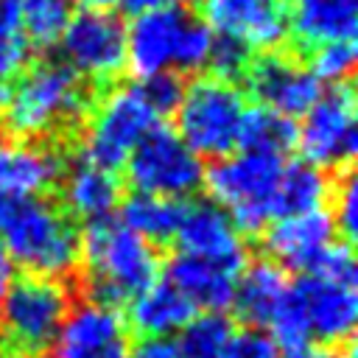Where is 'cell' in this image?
<instances>
[{
    "mask_svg": "<svg viewBox=\"0 0 358 358\" xmlns=\"http://www.w3.org/2000/svg\"><path fill=\"white\" fill-rule=\"evenodd\" d=\"M193 316V305L168 280H154L129 302V327L140 338H171Z\"/></svg>",
    "mask_w": 358,
    "mask_h": 358,
    "instance_id": "obj_22",
    "label": "cell"
},
{
    "mask_svg": "<svg viewBox=\"0 0 358 358\" xmlns=\"http://www.w3.org/2000/svg\"><path fill=\"white\" fill-rule=\"evenodd\" d=\"M140 90V95L145 98V103L162 117V115H171L182 98V78L176 73H154V76H145V78H137L134 84Z\"/></svg>",
    "mask_w": 358,
    "mask_h": 358,
    "instance_id": "obj_33",
    "label": "cell"
},
{
    "mask_svg": "<svg viewBox=\"0 0 358 358\" xmlns=\"http://www.w3.org/2000/svg\"><path fill=\"white\" fill-rule=\"evenodd\" d=\"M330 199H333V224H336V232L341 235V241L352 243L355 232H358V201H355V176L352 171L347 168L338 179H336V187H330Z\"/></svg>",
    "mask_w": 358,
    "mask_h": 358,
    "instance_id": "obj_32",
    "label": "cell"
},
{
    "mask_svg": "<svg viewBox=\"0 0 358 358\" xmlns=\"http://www.w3.org/2000/svg\"><path fill=\"white\" fill-rule=\"evenodd\" d=\"M62 171L64 157L42 140L0 134V196H45Z\"/></svg>",
    "mask_w": 358,
    "mask_h": 358,
    "instance_id": "obj_18",
    "label": "cell"
},
{
    "mask_svg": "<svg viewBox=\"0 0 358 358\" xmlns=\"http://www.w3.org/2000/svg\"><path fill=\"white\" fill-rule=\"evenodd\" d=\"M238 274H241V268L176 252L168 263L165 280L193 305V310L224 313L227 308H232Z\"/></svg>",
    "mask_w": 358,
    "mask_h": 358,
    "instance_id": "obj_20",
    "label": "cell"
},
{
    "mask_svg": "<svg viewBox=\"0 0 358 358\" xmlns=\"http://www.w3.org/2000/svg\"><path fill=\"white\" fill-rule=\"evenodd\" d=\"M14 277H17V266H14L11 255L0 246V299H3V294L8 291V285L14 282Z\"/></svg>",
    "mask_w": 358,
    "mask_h": 358,
    "instance_id": "obj_37",
    "label": "cell"
},
{
    "mask_svg": "<svg viewBox=\"0 0 358 358\" xmlns=\"http://www.w3.org/2000/svg\"><path fill=\"white\" fill-rule=\"evenodd\" d=\"M31 42L22 31L20 0H0V84L28 64Z\"/></svg>",
    "mask_w": 358,
    "mask_h": 358,
    "instance_id": "obj_29",
    "label": "cell"
},
{
    "mask_svg": "<svg viewBox=\"0 0 358 358\" xmlns=\"http://www.w3.org/2000/svg\"><path fill=\"white\" fill-rule=\"evenodd\" d=\"M0 358H17V355H14V352H8V350L0 344Z\"/></svg>",
    "mask_w": 358,
    "mask_h": 358,
    "instance_id": "obj_40",
    "label": "cell"
},
{
    "mask_svg": "<svg viewBox=\"0 0 358 358\" xmlns=\"http://www.w3.org/2000/svg\"><path fill=\"white\" fill-rule=\"evenodd\" d=\"M182 204L185 199H162V196H145V193H134L120 204V221L126 227H131L134 232H140L148 243H165L173 241V232L179 227V215H182Z\"/></svg>",
    "mask_w": 358,
    "mask_h": 358,
    "instance_id": "obj_25",
    "label": "cell"
},
{
    "mask_svg": "<svg viewBox=\"0 0 358 358\" xmlns=\"http://www.w3.org/2000/svg\"><path fill=\"white\" fill-rule=\"evenodd\" d=\"M249 112L246 95L224 78L201 76L193 78L173 109L176 134L201 157L221 159L238 151L243 117Z\"/></svg>",
    "mask_w": 358,
    "mask_h": 358,
    "instance_id": "obj_8",
    "label": "cell"
},
{
    "mask_svg": "<svg viewBox=\"0 0 358 358\" xmlns=\"http://www.w3.org/2000/svg\"><path fill=\"white\" fill-rule=\"evenodd\" d=\"M288 271L274 260H252L238 274L232 308L246 322V327H268L274 310L288 291Z\"/></svg>",
    "mask_w": 358,
    "mask_h": 358,
    "instance_id": "obj_21",
    "label": "cell"
},
{
    "mask_svg": "<svg viewBox=\"0 0 358 358\" xmlns=\"http://www.w3.org/2000/svg\"><path fill=\"white\" fill-rule=\"evenodd\" d=\"M358 112L352 84H330L296 126V145L305 162L319 171H347L358 151Z\"/></svg>",
    "mask_w": 358,
    "mask_h": 358,
    "instance_id": "obj_11",
    "label": "cell"
},
{
    "mask_svg": "<svg viewBox=\"0 0 358 358\" xmlns=\"http://www.w3.org/2000/svg\"><path fill=\"white\" fill-rule=\"evenodd\" d=\"M243 78L263 109H271L288 120L302 117L324 90V84L308 70V64L280 50H266L252 59Z\"/></svg>",
    "mask_w": 358,
    "mask_h": 358,
    "instance_id": "obj_13",
    "label": "cell"
},
{
    "mask_svg": "<svg viewBox=\"0 0 358 358\" xmlns=\"http://www.w3.org/2000/svg\"><path fill=\"white\" fill-rule=\"evenodd\" d=\"M62 62L84 81L109 84L126 70V25L112 11H78L59 36Z\"/></svg>",
    "mask_w": 358,
    "mask_h": 358,
    "instance_id": "obj_12",
    "label": "cell"
},
{
    "mask_svg": "<svg viewBox=\"0 0 358 358\" xmlns=\"http://www.w3.org/2000/svg\"><path fill=\"white\" fill-rule=\"evenodd\" d=\"M131 358H179V355L171 338H140V344L131 347Z\"/></svg>",
    "mask_w": 358,
    "mask_h": 358,
    "instance_id": "obj_36",
    "label": "cell"
},
{
    "mask_svg": "<svg viewBox=\"0 0 358 358\" xmlns=\"http://www.w3.org/2000/svg\"><path fill=\"white\" fill-rule=\"evenodd\" d=\"M330 199V182L324 171L305 159H285L277 190H274V218L299 215L310 210H322Z\"/></svg>",
    "mask_w": 358,
    "mask_h": 358,
    "instance_id": "obj_24",
    "label": "cell"
},
{
    "mask_svg": "<svg viewBox=\"0 0 358 358\" xmlns=\"http://www.w3.org/2000/svg\"><path fill=\"white\" fill-rule=\"evenodd\" d=\"M358 0H288V34L313 48L333 39H352Z\"/></svg>",
    "mask_w": 358,
    "mask_h": 358,
    "instance_id": "obj_23",
    "label": "cell"
},
{
    "mask_svg": "<svg viewBox=\"0 0 358 358\" xmlns=\"http://www.w3.org/2000/svg\"><path fill=\"white\" fill-rule=\"evenodd\" d=\"M0 246L28 274L64 280L78 268L81 232L45 196H0Z\"/></svg>",
    "mask_w": 358,
    "mask_h": 358,
    "instance_id": "obj_3",
    "label": "cell"
},
{
    "mask_svg": "<svg viewBox=\"0 0 358 358\" xmlns=\"http://www.w3.org/2000/svg\"><path fill=\"white\" fill-rule=\"evenodd\" d=\"M73 308V294L64 280L22 274L14 277L0 299V333L6 350L17 358H39L53 350V341Z\"/></svg>",
    "mask_w": 358,
    "mask_h": 358,
    "instance_id": "obj_7",
    "label": "cell"
},
{
    "mask_svg": "<svg viewBox=\"0 0 358 358\" xmlns=\"http://www.w3.org/2000/svg\"><path fill=\"white\" fill-rule=\"evenodd\" d=\"M355 67V42L352 39H333L310 48L308 70L322 84H344L350 81Z\"/></svg>",
    "mask_w": 358,
    "mask_h": 358,
    "instance_id": "obj_30",
    "label": "cell"
},
{
    "mask_svg": "<svg viewBox=\"0 0 358 358\" xmlns=\"http://www.w3.org/2000/svg\"><path fill=\"white\" fill-rule=\"evenodd\" d=\"M87 84L62 59L25 64L14 84L6 87L0 120L8 134L22 140H45L76 126L90 109Z\"/></svg>",
    "mask_w": 358,
    "mask_h": 358,
    "instance_id": "obj_2",
    "label": "cell"
},
{
    "mask_svg": "<svg viewBox=\"0 0 358 358\" xmlns=\"http://www.w3.org/2000/svg\"><path fill=\"white\" fill-rule=\"evenodd\" d=\"M73 6H78L81 11H112V6L123 3V0H70Z\"/></svg>",
    "mask_w": 358,
    "mask_h": 358,
    "instance_id": "obj_39",
    "label": "cell"
},
{
    "mask_svg": "<svg viewBox=\"0 0 358 358\" xmlns=\"http://www.w3.org/2000/svg\"><path fill=\"white\" fill-rule=\"evenodd\" d=\"M294 145H296V126H294V120H288V117H282V115H277L271 109H263V106L246 112L238 148L285 157Z\"/></svg>",
    "mask_w": 358,
    "mask_h": 358,
    "instance_id": "obj_26",
    "label": "cell"
},
{
    "mask_svg": "<svg viewBox=\"0 0 358 358\" xmlns=\"http://www.w3.org/2000/svg\"><path fill=\"white\" fill-rule=\"evenodd\" d=\"M213 31L182 6L137 11L126 25V67L137 76L199 73L207 67Z\"/></svg>",
    "mask_w": 358,
    "mask_h": 358,
    "instance_id": "obj_5",
    "label": "cell"
},
{
    "mask_svg": "<svg viewBox=\"0 0 358 358\" xmlns=\"http://www.w3.org/2000/svg\"><path fill=\"white\" fill-rule=\"evenodd\" d=\"M59 185H62V207L73 221L78 218L84 224H92L109 218L120 204L117 173L81 154L64 162Z\"/></svg>",
    "mask_w": 358,
    "mask_h": 358,
    "instance_id": "obj_19",
    "label": "cell"
},
{
    "mask_svg": "<svg viewBox=\"0 0 358 358\" xmlns=\"http://www.w3.org/2000/svg\"><path fill=\"white\" fill-rule=\"evenodd\" d=\"M173 243L179 255L224 263L232 268L246 266L243 235L232 224L227 210H221L213 199H185Z\"/></svg>",
    "mask_w": 358,
    "mask_h": 358,
    "instance_id": "obj_15",
    "label": "cell"
},
{
    "mask_svg": "<svg viewBox=\"0 0 358 358\" xmlns=\"http://www.w3.org/2000/svg\"><path fill=\"white\" fill-rule=\"evenodd\" d=\"M76 271H81L87 299L120 308L159 280V255L140 232L109 215L87 224Z\"/></svg>",
    "mask_w": 358,
    "mask_h": 358,
    "instance_id": "obj_1",
    "label": "cell"
},
{
    "mask_svg": "<svg viewBox=\"0 0 358 358\" xmlns=\"http://www.w3.org/2000/svg\"><path fill=\"white\" fill-rule=\"evenodd\" d=\"M235 327L224 313H201L193 316L182 330L176 344L179 358H224Z\"/></svg>",
    "mask_w": 358,
    "mask_h": 358,
    "instance_id": "obj_27",
    "label": "cell"
},
{
    "mask_svg": "<svg viewBox=\"0 0 358 358\" xmlns=\"http://www.w3.org/2000/svg\"><path fill=\"white\" fill-rule=\"evenodd\" d=\"M358 322L355 282L302 274L288 282V291L268 322V336L280 350L316 344L341 347L352 341Z\"/></svg>",
    "mask_w": 358,
    "mask_h": 358,
    "instance_id": "obj_4",
    "label": "cell"
},
{
    "mask_svg": "<svg viewBox=\"0 0 358 358\" xmlns=\"http://www.w3.org/2000/svg\"><path fill=\"white\" fill-rule=\"evenodd\" d=\"M285 157L260 151H232L204 171L210 199L227 210L241 235H260L274 221V190Z\"/></svg>",
    "mask_w": 358,
    "mask_h": 358,
    "instance_id": "obj_6",
    "label": "cell"
},
{
    "mask_svg": "<svg viewBox=\"0 0 358 358\" xmlns=\"http://www.w3.org/2000/svg\"><path fill=\"white\" fill-rule=\"evenodd\" d=\"M252 64V50L235 39H227V36H213V48H210V59H207V67L213 70L215 78H224V81H238L246 76Z\"/></svg>",
    "mask_w": 358,
    "mask_h": 358,
    "instance_id": "obj_31",
    "label": "cell"
},
{
    "mask_svg": "<svg viewBox=\"0 0 358 358\" xmlns=\"http://www.w3.org/2000/svg\"><path fill=\"white\" fill-rule=\"evenodd\" d=\"M162 117L145 103L134 84L112 87L95 106L87 109L81 157L117 171L123 168L131 148L159 123Z\"/></svg>",
    "mask_w": 358,
    "mask_h": 358,
    "instance_id": "obj_10",
    "label": "cell"
},
{
    "mask_svg": "<svg viewBox=\"0 0 358 358\" xmlns=\"http://www.w3.org/2000/svg\"><path fill=\"white\" fill-rule=\"evenodd\" d=\"M201 20L249 50H277L288 39V0H201Z\"/></svg>",
    "mask_w": 358,
    "mask_h": 358,
    "instance_id": "obj_14",
    "label": "cell"
},
{
    "mask_svg": "<svg viewBox=\"0 0 358 358\" xmlns=\"http://www.w3.org/2000/svg\"><path fill=\"white\" fill-rule=\"evenodd\" d=\"M3 95H6V87L0 84V103H3Z\"/></svg>",
    "mask_w": 358,
    "mask_h": 358,
    "instance_id": "obj_41",
    "label": "cell"
},
{
    "mask_svg": "<svg viewBox=\"0 0 358 358\" xmlns=\"http://www.w3.org/2000/svg\"><path fill=\"white\" fill-rule=\"evenodd\" d=\"M22 14V31L31 45L50 48L59 42L62 31L67 28L73 17L70 0H20Z\"/></svg>",
    "mask_w": 358,
    "mask_h": 358,
    "instance_id": "obj_28",
    "label": "cell"
},
{
    "mask_svg": "<svg viewBox=\"0 0 358 358\" xmlns=\"http://www.w3.org/2000/svg\"><path fill=\"white\" fill-rule=\"evenodd\" d=\"M53 352L56 358H131L129 327L117 308L84 299L62 322Z\"/></svg>",
    "mask_w": 358,
    "mask_h": 358,
    "instance_id": "obj_16",
    "label": "cell"
},
{
    "mask_svg": "<svg viewBox=\"0 0 358 358\" xmlns=\"http://www.w3.org/2000/svg\"><path fill=\"white\" fill-rule=\"evenodd\" d=\"M134 14L137 11H148V8H168V6H182L185 0H123Z\"/></svg>",
    "mask_w": 358,
    "mask_h": 358,
    "instance_id": "obj_38",
    "label": "cell"
},
{
    "mask_svg": "<svg viewBox=\"0 0 358 358\" xmlns=\"http://www.w3.org/2000/svg\"><path fill=\"white\" fill-rule=\"evenodd\" d=\"M224 358H282L280 344L263 327H241L232 333Z\"/></svg>",
    "mask_w": 358,
    "mask_h": 358,
    "instance_id": "obj_34",
    "label": "cell"
},
{
    "mask_svg": "<svg viewBox=\"0 0 358 358\" xmlns=\"http://www.w3.org/2000/svg\"><path fill=\"white\" fill-rule=\"evenodd\" d=\"M282 358H355L350 344L341 347H316V344H302V347H288L280 350Z\"/></svg>",
    "mask_w": 358,
    "mask_h": 358,
    "instance_id": "obj_35",
    "label": "cell"
},
{
    "mask_svg": "<svg viewBox=\"0 0 358 358\" xmlns=\"http://www.w3.org/2000/svg\"><path fill=\"white\" fill-rule=\"evenodd\" d=\"M336 241H338V232H336L333 215L324 207L299 213V215L274 218L263 229L266 257L282 266L285 271L294 268L299 274H310Z\"/></svg>",
    "mask_w": 358,
    "mask_h": 358,
    "instance_id": "obj_17",
    "label": "cell"
},
{
    "mask_svg": "<svg viewBox=\"0 0 358 358\" xmlns=\"http://www.w3.org/2000/svg\"><path fill=\"white\" fill-rule=\"evenodd\" d=\"M126 179L134 193L190 199L204 185L201 157L168 126L157 123L126 157Z\"/></svg>",
    "mask_w": 358,
    "mask_h": 358,
    "instance_id": "obj_9",
    "label": "cell"
}]
</instances>
